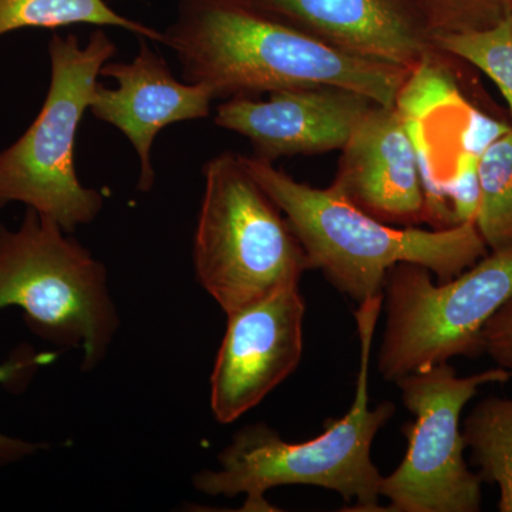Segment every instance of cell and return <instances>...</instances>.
<instances>
[{
  "instance_id": "6da1fadb",
  "label": "cell",
  "mask_w": 512,
  "mask_h": 512,
  "mask_svg": "<svg viewBox=\"0 0 512 512\" xmlns=\"http://www.w3.org/2000/svg\"><path fill=\"white\" fill-rule=\"evenodd\" d=\"M163 33L184 82L205 84L215 99L336 86L394 107L412 73L348 55L245 0H180Z\"/></svg>"
},
{
  "instance_id": "e0dca14e",
  "label": "cell",
  "mask_w": 512,
  "mask_h": 512,
  "mask_svg": "<svg viewBox=\"0 0 512 512\" xmlns=\"http://www.w3.org/2000/svg\"><path fill=\"white\" fill-rule=\"evenodd\" d=\"M443 52L487 74L507 100L512 116V16L480 32L434 36Z\"/></svg>"
},
{
  "instance_id": "ba28073f",
  "label": "cell",
  "mask_w": 512,
  "mask_h": 512,
  "mask_svg": "<svg viewBox=\"0 0 512 512\" xmlns=\"http://www.w3.org/2000/svg\"><path fill=\"white\" fill-rule=\"evenodd\" d=\"M507 382L500 367L458 376L448 362L397 380L416 419L403 429L409 446L402 464L380 483V497L389 501L384 512L481 511L483 480L464 458L461 414L481 387Z\"/></svg>"
},
{
  "instance_id": "2e32d148",
  "label": "cell",
  "mask_w": 512,
  "mask_h": 512,
  "mask_svg": "<svg viewBox=\"0 0 512 512\" xmlns=\"http://www.w3.org/2000/svg\"><path fill=\"white\" fill-rule=\"evenodd\" d=\"M478 178V232L488 251H512V127L481 154Z\"/></svg>"
},
{
  "instance_id": "5bb4252c",
  "label": "cell",
  "mask_w": 512,
  "mask_h": 512,
  "mask_svg": "<svg viewBox=\"0 0 512 512\" xmlns=\"http://www.w3.org/2000/svg\"><path fill=\"white\" fill-rule=\"evenodd\" d=\"M74 25L119 28L164 42L163 32L120 15L106 0H0V37L16 30H56Z\"/></svg>"
},
{
  "instance_id": "ac0fdd59",
  "label": "cell",
  "mask_w": 512,
  "mask_h": 512,
  "mask_svg": "<svg viewBox=\"0 0 512 512\" xmlns=\"http://www.w3.org/2000/svg\"><path fill=\"white\" fill-rule=\"evenodd\" d=\"M434 36L480 32L512 16V0H414Z\"/></svg>"
},
{
  "instance_id": "4fadbf2b",
  "label": "cell",
  "mask_w": 512,
  "mask_h": 512,
  "mask_svg": "<svg viewBox=\"0 0 512 512\" xmlns=\"http://www.w3.org/2000/svg\"><path fill=\"white\" fill-rule=\"evenodd\" d=\"M100 76L116 80L117 87L97 84L89 110L127 137L140 160L138 190L150 191L156 181L151 148L157 134L170 124L207 119L214 93L205 84L180 82L143 37L131 62L110 60L101 67Z\"/></svg>"
},
{
  "instance_id": "3957f363",
  "label": "cell",
  "mask_w": 512,
  "mask_h": 512,
  "mask_svg": "<svg viewBox=\"0 0 512 512\" xmlns=\"http://www.w3.org/2000/svg\"><path fill=\"white\" fill-rule=\"evenodd\" d=\"M249 173L284 212L309 268L360 303L382 296L386 272L400 262L426 266L437 282L463 274L488 254L476 222L446 229L394 227L346 200L332 185L315 188L256 157Z\"/></svg>"
},
{
  "instance_id": "ffe728a7",
  "label": "cell",
  "mask_w": 512,
  "mask_h": 512,
  "mask_svg": "<svg viewBox=\"0 0 512 512\" xmlns=\"http://www.w3.org/2000/svg\"><path fill=\"white\" fill-rule=\"evenodd\" d=\"M478 161L480 157L476 154L460 151L448 177L446 197L456 225L476 222L480 207Z\"/></svg>"
},
{
  "instance_id": "277c9868",
  "label": "cell",
  "mask_w": 512,
  "mask_h": 512,
  "mask_svg": "<svg viewBox=\"0 0 512 512\" xmlns=\"http://www.w3.org/2000/svg\"><path fill=\"white\" fill-rule=\"evenodd\" d=\"M202 174L192 261L197 281L225 315L299 285L311 271L305 251L242 154L224 151L207 161Z\"/></svg>"
},
{
  "instance_id": "9a60e30c",
  "label": "cell",
  "mask_w": 512,
  "mask_h": 512,
  "mask_svg": "<svg viewBox=\"0 0 512 512\" xmlns=\"http://www.w3.org/2000/svg\"><path fill=\"white\" fill-rule=\"evenodd\" d=\"M463 437L478 476L500 491L498 511L512 512V399L480 400L464 420Z\"/></svg>"
},
{
  "instance_id": "5b68a950",
  "label": "cell",
  "mask_w": 512,
  "mask_h": 512,
  "mask_svg": "<svg viewBox=\"0 0 512 512\" xmlns=\"http://www.w3.org/2000/svg\"><path fill=\"white\" fill-rule=\"evenodd\" d=\"M47 50L45 103L28 130L0 151V210L20 202L73 234L92 224L104 207V195L80 183L74 144L92 106L101 67L117 55V46L103 29H96L84 46L72 33H55Z\"/></svg>"
},
{
  "instance_id": "9c48e42d",
  "label": "cell",
  "mask_w": 512,
  "mask_h": 512,
  "mask_svg": "<svg viewBox=\"0 0 512 512\" xmlns=\"http://www.w3.org/2000/svg\"><path fill=\"white\" fill-rule=\"evenodd\" d=\"M305 315L299 285L227 315L210 380L211 410L218 423L237 421L298 369Z\"/></svg>"
},
{
  "instance_id": "52a82bcc",
  "label": "cell",
  "mask_w": 512,
  "mask_h": 512,
  "mask_svg": "<svg viewBox=\"0 0 512 512\" xmlns=\"http://www.w3.org/2000/svg\"><path fill=\"white\" fill-rule=\"evenodd\" d=\"M512 296V251L488 252L447 282H434L426 266L400 262L386 272V315L377 370L386 382L483 355L481 332Z\"/></svg>"
},
{
  "instance_id": "7c38bea8",
  "label": "cell",
  "mask_w": 512,
  "mask_h": 512,
  "mask_svg": "<svg viewBox=\"0 0 512 512\" xmlns=\"http://www.w3.org/2000/svg\"><path fill=\"white\" fill-rule=\"evenodd\" d=\"M340 151L332 187L346 200L394 227L426 222L419 161L396 106L373 104Z\"/></svg>"
},
{
  "instance_id": "8fae6325",
  "label": "cell",
  "mask_w": 512,
  "mask_h": 512,
  "mask_svg": "<svg viewBox=\"0 0 512 512\" xmlns=\"http://www.w3.org/2000/svg\"><path fill=\"white\" fill-rule=\"evenodd\" d=\"M348 55L416 70L439 52L414 0H245Z\"/></svg>"
},
{
  "instance_id": "7402d4cb",
  "label": "cell",
  "mask_w": 512,
  "mask_h": 512,
  "mask_svg": "<svg viewBox=\"0 0 512 512\" xmlns=\"http://www.w3.org/2000/svg\"><path fill=\"white\" fill-rule=\"evenodd\" d=\"M510 128V124L494 119L473 107L461 128V151H468V153L481 157V154Z\"/></svg>"
},
{
  "instance_id": "7a4b0ae2",
  "label": "cell",
  "mask_w": 512,
  "mask_h": 512,
  "mask_svg": "<svg viewBox=\"0 0 512 512\" xmlns=\"http://www.w3.org/2000/svg\"><path fill=\"white\" fill-rule=\"evenodd\" d=\"M382 296L360 303L355 313L360 340V367L355 400L349 412L328 421L315 439L288 443L266 423L245 426L218 456V470H202L192 478L195 490L210 497L245 495L244 512H272L266 491L282 485H313L342 495L349 511L382 512V474L372 460L377 433L392 419L396 406L369 407V366Z\"/></svg>"
},
{
  "instance_id": "44dd1931",
  "label": "cell",
  "mask_w": 512,
  "mask_h": 512,
  "mask_svg": "<svg viewBox=\"0 0 512 512\" xmlns=\"http://www.w3.org/2000/svg\"><path fill=\"white\" fill-rule=\"evenodd\" d=\"M481 342L483 355L490 356L512 380V296L485 323Z\"/></svg>"
},
{
  "instance_id": "8992f818",
  "label": "cell",
  "mask_w": 512,
  "mask_h": 512,
  "mask_svg": "<svg viewBox=\"0 0 512 512\" xmlns=\"http://www.w3.org/2000/svg\"><path fill=\"white\" fill-rule=\"evenodd\" d=\"M6 308H19L56 348L82 349L84 372L103 362L120 323L106 266L33 208L16 229L0 224V312Z\"/></svg>"
},
{
  "instance_id": "d6986e66",
  "label": "cell",
  "mask_w": 512,
  "mask_h": 512,
  "mask_svg": "<svg viewBox=\"0 0 512 512\" xmlns=\"http://www.w3.org/2000/svg\"><path fill=\"white\" fill-rule=\"evenodd\" d=\"M56 357L55 352H36L32 346H19L5 362L0 363V386L9 390H22L28 386L40 367L55 362ZM47 447L45 443H33L0 433V467L19 463Z\"/></svg>"
},
{
  "instance_id": "30bf717a",
  "label": "cell",
  "mask_w": 512,
  "mask_h": 512,
  "mask_svg": "<svg viewBox=\"0 0 512 512\" xmlns=\"http://www.w3.org/2000/svg\"><path fill=\"white\" fill-rule=\"evenodd\" d=\"M376 104L336 86L296 87L266 100L232 97L215 111L214 124L248 138L259 160L340 151L353 128Z\"/></svg>"
}]
</instances>
